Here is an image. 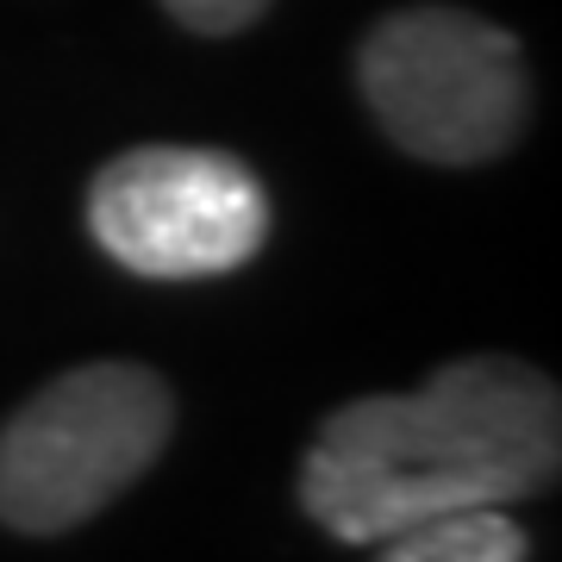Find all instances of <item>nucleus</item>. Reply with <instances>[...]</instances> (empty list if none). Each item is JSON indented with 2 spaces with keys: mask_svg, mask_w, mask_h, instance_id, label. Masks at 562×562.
<instances>
[{
  "mask_svg": "<svg viewBox=\"0 0 562 562\" xmlns=\"http://www.w3.org/2000/svg\"><path fill=\"white\" fill-rule=\"evenodd\" d=\"M88 232L132 276L206 281L244 269L262 250L269 194L232 150L138 144L94 176Z\"/></svg>",
  "mask_w": 562,
  "mask_h": 562,
  "instance_id": "nucleus-4",
  "label": "nucleus"
},
{
  "mask_svg": "<svg viewBox=\"0 0 562 562\" xmlns=\"http://www.w3.org/2000/svg\"><path fill=\"white\" fill-rule=\"evenodd\" d=\"M531 538L506 506H457V513H431L382 538L375 562H525Z\"/></svg>",
  "mask_w": 562,
  "mask_h": 562,
  "instance_id": "nucleus-5",
  "label": "nucleus"
},
{
  "mask_svg": "<svg viewBox=\"0 0 562 562\" xmlns=\"http://www.w3.org/2000/svg\"><path fill=\"white\" fill-rule=\"evenodd\" d=\"M357 81L387 138L443 169L506 157L531 120L519 38L469 7L387 13L357 50Z\"/></svg>",
  "mask_w": 562,
  "mask_h": 562,
  "instance_id": "nucleus-3",
  "label": "nucleus"
},
{
  "mask_svg": "<svg viewBox=\"0 0 562 562\" xmlns=\"http://www.w3.org/2000/svg\"><path fill=\"white\" fill-rule=\"evenodd\" d=\"M188 32H206V38H225V32H244L269 13V0H162Z\"/></svg>",
  "mask_w": 562,
  "mask_h": 562,
  "instance_id": "nucleus-6",
  "label": "nucleus"
},
{
  "mask_svg": "<svg viewBox=\"0 0 562 562\" xmlns=\"http://www.w3.org/2000/svg\"><path fill=\"white\" fill-rule=\"evenodd\" d=\"M176 431V394L144 362H81L0 425V525L57 538L113 506Z\"/></svg>",
  "mask_w": 562,
  "mask_h": 562,
  "instance_id": "nucleus-2",
  "label": "nucleus"
},
{
  "mask_svg": "<svg viewBox=\"0 0 562 562\" xmlns=\"http://www.w3.org/2000/svg\"><path fill=\"white\" fill-rule=\"evenodd\" d=\"M557 462V382L519 357H457L413 394L338 406L301 462V506L338 543H382L431 513L531 501Z\"/></svg>",
  "mask_w": 562,
  "mask_h": 562,
  "instance_id": "nucleus-1",
  "label": "nucleus"
}]
</instances>
